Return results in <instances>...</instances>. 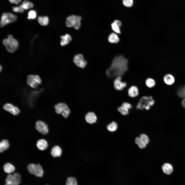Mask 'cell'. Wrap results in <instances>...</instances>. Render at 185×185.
<instances>
[{
  "label": "cell",
  "mask_w": 185,
  "mask_h": 185,
  "mask_svg": "<svg viewBox=\"0 0 185 185\" xmlns=\"http://www.w3.org/2000/svg\"><path fill=\"white\" fill-rule=\"evenodd\" d=\"M128 60L123 56L115 57L110 66L106 70V74L110 77L121 76L128 70Z\"/></svg>",
  "instance_id": "obj_1"
},
{
  "label": "cell",
  "mask_w": 185,
  "mask_h": 185,
  "mask_svg": "<svg viewBox=\"0 0 185 185\" xmlns=\"http://www.w3.org/2000/svg\"><path fill=\"white\" fill-rule=\"evenodd\" d=\"M3 43L7 51L10 53L14 52L17 49L18 45L17 41L14 38L11 34L8 35L7 38L3 40Z\"/></svg>",
  "instance_id": "obj_2"
},
{
  "label": "cell",
  "mask_w": 185,
  "mask_h": 185,
  "mask_svg": "<svg viewBox=\"0 0 185 185\" xmlns=\"http://www.w3.org/2000/svg\"><path fill=\"white\" fill-rule=\"evenodd\" d=\"M154 103L155 101L152 96H143L140 99L136 106V108L138 109L143 110L145 109L148 110L154 104Z\"/></svg>",
  "instance_id": "obj_3"
},
{
  "label": "cell",
  "mask_w": 185,
  "mask_h": 185,
  "mask_svg": "<svg viewBox=\"0 0 185 185\" xmlns=\"http://www.w3.org/2000/svg\"><path fill=\"white\" fill-rule=\"evenodd\" d=\"M81 17L80 16L71 15L68 16L66 19V25L68 27H72L75 29L78 30L81 25Z\"/></svg>",
  "instance_id": "obj_4"
},
{
  "label": "cell",
  "mask_w": 185,
  "mask_h": 185,
  "mask_svg": "<svg viewBox=\"0 0 185 185\" xmlns=\"http://www.w3.org/2000/svg\"><path fill=\"white\" fill-rule=\"evenodd\" d=\"M54 109L57 114H61L65 118H67L70 113V108L65 103H60L56 104L54 106Z\"/></svg>",
  "instance_id": "obj_5"
},
{
  "label": "cell",
  "mask_w": 185,
  "mask_h": 185,
  "mask_svg": "<svg viewBox=\"0 0 185 185\" xmlns=\"http://www.w3.org/2000/svg\"><path fill=\"white\" fill-rule=\"evenodd\" d=\"M17 17L11 13H4L2 15L0 21V26L3 27L6 25L16 21Z\"/></svg>",
  "instance_id": "obj_6"
},
{
  "label": "cell",
  "mask_w": 185,
  "mask_h": 185,
  "mask_svg": "<svg viewBox=\"0 0 185 185\" xmlns=\"http://www.w3.org/2000/svg\"><path fill=\"white\" fill-rule=\"evenodd\" d=\"M26 82L32 88H36L41 84V80L38 75H30L27 77Z\"/></svg>",
  "instance_id": "obj_7"
},
{
  "label": "cell",
  "mask_w": 185,
  "mask_h": 185,
  "mask_svg": "<svg viewBox=\"0 0 185 185\" xmlns=\"http://www.w3.org/2000/svg\"><path fill=\"white\" fill-rule=\"evenodd\" d=\"M29 172L39 177H42L43 174V171L41 166L39 164H30L27 167Z\"/></svg>",
  "instance_id": "obj_8"
},
{
  "label": "cell",
  "mask_w": 185,
  "mask_h": 185,
  "mask_svg": "<svg viewBox=\"0 0 185 185\" xmlns=\"http://www.w3.org/2000/svg\"><path fill=\"white\" fill-rule=\"evenodd\" d=\"M5 185H18L21 181V176L17 173L8 174L5 179Z\"/></svg>",
  "instance_id": "obj_9"
},
{
  "label": "cell",
  "mask_w": 185,
  "mask_h": 185,
  "mask_svg": "<svg viewBox=\"0 0 185 185\" xmlns=\"http://www.w3.org/2000/svg\"><path fill=\"white\" fill-rule=\"evenodd\" d=\"M73 61L77 67L82 69L84 68L87 64L83 55L81 54H77L75 55L73 58Z\"/></svg>",
  "instance_id": "obj_10"
},
{
  "label": "cell",
  "mask_w": 185,
  "mask_h": 185,
  "mask_svg": "<svg viewBox=\"0 0 185 185\" xmlns=\"http://www.w3.org/2000/svg\"><path fill=\"white\" fill-rule=\"evenodd\" d=\"M35 127L37 130L43 135H46L48 132V125L43 122L41 121H37Z\"/></svg>",
  "instance_id": "obj_11"
},
{
  "label": "cell",
  "mask_w": 185,
  "mask_h": 185,
  "mask_svg": "<svg viewBox=\"0 0 185 185\" xmlns=\"http://www.w3.org/2000/svg\"><path fill=\"white\" fill-rule=\"evenodd\" d=\"M3 108L5 110L14 115H18L20 112L17 107L10 103H6L4 104Z\"/></svg>",
  "instance_id": "obj_12"
},
{
  "label": "cell",
  "mask_w": 185,
  "mask_h": 185,
  "mask_svg": "<svg viewBox=\"0 0 185 185\" xmlns=\"http://www.w3.org/2000/svg\"><path fill=\"white\" fill-rule=\"evenodd\" d=\"M127 83L122 80L121 76L116 77L114 82V86L115 89L117 90L120 91L123 90L127 86Z\"/></svg>",
  "instance_id": "obj_13"
},
{
  "label": "cell",
  "mask_w": 185,
  "mask_h": 185,
  "mask_svg": "<svg viewBox=\"0 0 185 185\" xmlns=\"http://www.w3.org/2000/svg\"><path fill=\"white\" fill-rule=\"evenodd\" d=\"M85 119L87 123L92 124L96 122L97 117L95 113L90 112L86 114L85 116Z\"/></svg>",
  "instance_id": "obj_14"
},
{
  "label": "cell",
  "mask_w": 185,
  "mask_h": 185,
  "mask_svg": "<svg viewBox=\"0 0 185 185\" xmlns=\"http://www.w3.org/2000/svg\"><path fill=\"white\" fill-rule=\"evenodd\" d=\"M61 39L60 44L62 46L68 45L71 41L72 38L71 35L68 34H66L60 36Z\"/></svg>",
  "instance_id": "obj_15"
},
{
  "label": "cell",
  "mask_w": 185,
  "mask_h": 185,
  "mask_svg": "<svg viewBox=\"0 0 185 185\" xmlns=\"http://www.w3.org/2000/svg\"><path fill=\"white\" fill-rule=\"evenodd\" d=\"M122 25L121 22L118 20H115L111 24V26L112 30L116 33H121L120 27Z\"/></svg>",
  "instance_id": "obj_16"
},
{
  "label": "cell",
  "mask_w": 185,
  "mask_h": 185,
  "mask_svg": "<svg viewBox=\"0 0 185 185\" xmlns=\"http://www.w3.org/2000/svg\"><path fill=\"white\" fill-rule=\"evenodd\" d=\"M128 94L130 97L132 98L135 97L138 95V89L136 86H132L128 89Z\"/></svg>",
  "instance_id": "obj_17"
},
{
  "label": "cell",
  "mask_w": 185,
  "mask_h": 185,
  "mask_svg": "<svg viewBox=\"0 0 185 185\" xmlns=\"http://www.w3.org/2000/svg\"><path fill=\"white\" fill-rule=\"evenodd\" d=\"M51 153V155L53 157H59L62 154V150L60 147L58 146H55L52 148Z\"/></svg>",
  "instance_id": "obj_18"
},
{
  "label": "cell",
  "mask_w": 185,
  "mask_h": 185,
  "mask_svg": "<svg viewBox=\"0 0 185 185\" xmlns=\"http://www.w3.org/2000/svg\"><path fill=\"white\" fill-rule=\"evenodd\" d=\"M162 169L164 173L168 175L171 174L173 171L172 166L169 163L164 164L162 166Z\"/></svg>",
  "instance_id": "obj_19"
},
{
  "label": "cell",
  "mask_w": 185,
  "mask_h": 185,
  "mask_svg": "<svg viewBox=\"0 0 185 185\" xmlns=\"http://www.w3.org/2000/svg\"><path fill=\"white\" fill-rule=\"evenodd\" d=\"M36 146L39 150L43 151L47 148L48 146V144L47 142L45 140L41 139L37 141Z\"/></svg>",
  "instance_id": "obj_20"
},
{
  "label": "cell",
  "mask_w": 185,
  "mask_h": 185,
  "mask_svg": "<svg viewBox=\"0 0 185 185\" xmlns=\"http://www.w3.org/2000/svg\"><path fill=\"white\" fill-rule=\"evenodd\" d=\"M163 80L167 85H170L173 84L174 82V77L170 74L165 75L164 77Z\"/></svg>",
  "instance_id": "obj_21"
},
{
  "label": "cell",
  "mask_w": 185,
  "mask_h": 185,
  "mask_svg": "<svg viewBox=\"0 0 185 185\" xmlns=\"http://www.w3.org/2000/svg\"><path fill=\"white\" fill-rule=\"evenodd\" d=\"M3 169L5 172L10 174L14 172L15 168L11 164L7 163L4 165Z\"/></svg>",
  "instance_id": "obj_22"
},
{
  "label": "cell",
  "mask_w": 185,
  "mask_h": 185,
  "mask_svg": "<svg viewBox=\"0 0 185 185\" xmlns=\"http://www.w3.org/2000/svg\"><path fill=\"white\" fill-rule=\"evenodd\" d=\"M177 93L179 97L183 98L182 101L181 103L183 107L185 108V86L180 89L178 90Z\"/></svg>",
  "instance_id": "obj_23"
},
{
  "label": "cell",
  "mask_w": 185,
  "mask_h": 185,
  "mask_svg": "<svg viewBox=\"0 0 185 185\" xmlns=\"http://www.w3.org/2000/svg\"><path fill=\"white\" fill-rule=\"evenodd\" d=\"M119 40L118 36L114 33L110 34L108 37V41L111 43H117L119 41Z\"/></svg>",
  "instance_id": "obj_24"
},
{
  "label": "cell",
  "mask_w": 185,
  "mask_h": 185,
  "mask_svg": "<svg viewBox=\"0 0 185 185\" xmlns=\"http://www.w3.org/2000/svg\"><path fill=\"white\" fill-rule=\"evenodd\" d=\"M38 20L39 24L43 26L47 25L49 22V18L46 16H39L38 17Z\"/></svg>",
  "instance_id": "obj_25"
},
{
  "label": "cell",
  "mask_w": 185,
  "mask_h": 185,
  "mask_svg": "<svg viewBox=\"0 0 185 185\" xmlns=\"http://www.w3.org/2000/svg\"><path fill=\"white\" fill-rule=\"evenodd\" d=\"M9 146L8 141L6 140H2L0 143V152H3L7 150Z\"/></svg>",
  "instance_id": "obj_26"
},
{
  "label": "cell",
  "mask_w": 185,
  "mask_h": 185,
  "mask_svg": "<svg viewBox=\"0 0 185 185\" xmlns=\"http://www.w3.org/2000/svg\"><path fill=\"white\" fill-rule=\"evenodd\" d=\"M24 10L32 8L34 6L33 3L27 0H24L20 5Z\"/></svg>",
  "instance_id": "obj_27"
},
{
  "label": "cell",
  "mask_w": 185,
  "mask_h": 185,
  "mask_svg": "<svg viewBox=\"0 0 185 185\" xmlns=\"http://www.w3.org/2000/svg\"><path fill=\"white\" fill-rule=\"evenodd\" d=\"M107 128L108 130L110 132H114L117 128V124L115 122H113L107 126Z\"/></svg>",
  "instance_id": "obj_28"
},
{
  "label": "cell",
  "mask_w": 185,
  "mask_h": 185,
  "mask_svg": "<svg viewBox=\"0 0 185 185\" xmlns=\"http://www.w3.org/2000/svg\"><path fill=\"white\" fill-rule=\"evenodd\" d=\"M145 83L146 86L149 88H152L155 85V82L153 79L148 78L145 80Z\"/></svg>",
  "instance_id": "obj_29"
},
{
  "label": "cell",
  "mask_w": 185,
  "mask_h": 185,
  "mask_svg": "<svg viewBox=\"0 0 185 185\" xmlns=\"http://www.w3.org/2000/svg\"><path fill=\"white\" fill-rule=\"evenodd\" d=\"M118 111L123 115H128L129 113V109L122 105L117 108Z\"/></svg>",
  "instance_id": "obj_30"
},
{
  "label": "cell",
  "mask_w": 185,
  "mask_h": 185,
  "mask_svg": "<svg viewBox=\"0 0 185 185\" xmlns=\"http://www.w3.org/2000/svg\"><path fill=\"white\" fill-rule=\"evenodd\" d=\"M65 185H78L76 179L73 177H69L67 178Z\"/></svg>",
  "instance_id": "obj_31"
},
{
  "label": "cell",
  "mask_w": 185,
  "mask_h": 185,
  "mask_svg": "<svg viewBox=\"0 0 185 185\" xmlns=\"http://www.w3.org/2000/svg\"><path fill=\"white\" fill-rule=\"evenodd\" d=\"M135 143L140 148L142 149L145 148L146 144L139 137H136L135 140Z\"/></svg>",
  "instance_id": "obj_32"
},
{
  "label": "cell",
  "mask_w": 185,
  "mask_h": 185,
  "mask_svg": "<svg viewBox=\"0 0 185 185\" xmlns=\"http://www.w3.org/2000/svg\"><path fill=\"white\" fill-rule=\"evenodd\" d=\"M37 14L36 11L34 10L29 11L28 13L27 18L29 20L34 19L36 17Z\"/></svg>",
  "instance_id": "obj_33"
},
{
  "label": "cell",
  "mask_w": 185,
  "mask_h": 185,
  "mask_svg": "<svg viewBox=\"0 0 185 185\" xmlns=\"http://www.w3.org/2000/svg\"><path fill=\"white\" fill-rule=\"evenodd\" d=\"M140 138L146 145L148 144L149 142V139L148 136L145 134L140 135Z\"/></svg>",
  "instance_id": "obj_34"
},
{
  "label": "cell",
  "mask_w": 185,
  "mask_h": 185,
  "mask_svg": "<svg viewBox=\"0 0 185 185\" xmlns=\"http://www.w3.org/2000/svg\"><path fill=\"white\" fill-rule=\"evenodd\" d=\"M12 10L14 12L20 13H23L24 11V9L21 5L18 6L13 7Z\"/></svg>",
  "instance_id": "obj_35"
},
{
  "label": "cell",
  "mask_w": 185,
  "mask_h": 185,
  "mask_svg": "<svg viewBox=\"0 0 185 185\" xmlns=\"http://www.w3.org/2000/svg\"><path fill=\"white\" fill-rule=\"evenodd\" d=\"M133 0H123V5L127 7H131L133 4Z\"/></svg>",
  "instance_id": "obj_36"
},
{
  "label": "cell",
  "mask_w": 185,
  "mask_h": 185,
  "mask_svg": "<svg viewBox=\"0 0 185 185\" xmlns=\"http://www.w3.org/2000/svg\"><path fill=\"white\" fill-rule=\"evenodd\" d=\"M122 105L129 109H131L132 107V105L130 104L127 102H124Z\"/></svg>",
  "instance_id": "obj_37"
},
{
  "label": "cell",
  "mask_w": 185,
  "mask_h": 185,
  "mask_svg": "<svg viewBox=\"0 0 185 185\" xmlns=\"http://www.w3.org/2000/svg\"><path fill=\"white\" fill-rule=\"evenodd\" d=\"M22 0H14V3L16 4H19L22 1Z\"/></svg>",
  "instance_id": "obj_38"
},
{
  "label": "cell",
  "mask_w": 185,
  "mask_h": 185,
  "mask_svg": "<svg viewBox=\"0 0 185 185\" xmlns=\"http://www.w3.org/2000/svg\"><path fill=\"white\" fill-rule=\"evenodd\" d=\"M9 2L12 3L13 4L14 3V0H8Z\"/></svg>",
  "instance_id": "obj_39"
},
{
  "label": "cell",
  "mask_w": 185,
  "mask_h": 185,
  "mask_svg": "<svg viewBox=\"0 0 185 185\" xmlns=\"http://www.w3.org/2000/svg\"><path fill=\"white\" fill-rule=\"evenodd\" d=\"M2 67L1 66H0V71H1V70H2Z\"/></svg>",
  "instance_id": "obj_40"
}]
</instances>
